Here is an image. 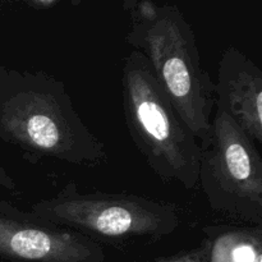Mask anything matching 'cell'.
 Wrapping results in <instances>:
<instances>
[{"label":"cell","instance_id":"6da1fadb","mask_svg":"<svg viewBox=\"0 0 262 262\" xmlns=\"http://www.w3.org/2000/svg\"><path fill=\"white\" fill-rule=\"evenodd\" d=\"M0 141L33 164L54 160L97 168L109 159L63 81L45 71L4 64H0Z\"/></svg>","mask_w":262,"mask_h":262},{"label":"cell","instance_id":"7a4b0ae2","mask_svg":"<svg viewBox=\"0 0 262 262\" xmlns=\"http://www.w3.org/2000/svg\"><path fill=\"white\" fill-rule=\"evenodd\" d=\"M123 8L129 15L125 42L145 56L154 78L202 150L211 136L215 86L202 66L193 27L173 4L127 0Z\"/></svg>","mask_w":262,"mask_h":262},{"label":"cell","instance_id":"3957f363","mask_svg":"<svg viewBox=\"0 0 262 262\" xmlns=\"http://www.w3.org/2000/svg\"><path fill=\"white\" fill-rule=\"evenodd\" d=\"M120 86L128 133L148 168L165 183L196 189L201 146L138 51L132 50L123 60Z\"/></svg>","mask_w":262,"mask_h":262},{"label":"cell","instance_id":"277c9868","mask_svg":"<svg viewBox=\"0 0 262 262\" xmlns=\"http://www.w3.org/2000/svg\"><path fill=\"white\" fill-rule=\"evenodd\" d=\"M30 211L99 245H152L173 234L182 223L173 202L135 193L83 192L72 181L54 196L31 205Z\"/></svg>","mask_w":262,"mask_h":262},{"label":"cell","instance_id":"5b68a950","mask_svg":"<svg viewBox=\"0 0 262 262\" xmlns=\"http://www.w3.org/2000/svg\"><path fill=\"white\" fill-rule=\"evenodd\" d=\"M210 207L235 222L262 225V159L257 145L215 109L211 136L201 150L199 170Z\"/></svg>","mask_w":262,"mask_h":262},{"label":"cell","instance_id":"8992f818","mask_svg":"<svg viewBox=\"0 0 262 262\" xmlns=\"http://www.w3.org/2000/svg\"><path fill=\"white\" fill-rule=\"evenodd\" d=\"M0 258L15 262H104L101 245L0 200Z\"/></svg>","mask_w":262,"mask_h":262},{"label":"cell","instance_id":"52a82bcc","mask_svg":"<svg viewBox=\"0 0 262 262\" xmlns=\"http://www.w3.org/2000/svg\"><path fill=\"white\" fill-rule=\"evenodd\" d=\"M215 86V109L229 117L256 145L262 143V72L235 46L222 54Z\"/></svg>","mask_w":262,"mask_h":262},{"label":"cell","instance_id":"ba28073f","mask_svg":"<svg viewBox=\"0 0 262 262\" xmlns=\"http://www.w3.org/2000/svg\"><path fill=\"white\" fill-rule=\"evenodd\" d=\"M209 262H262V225H207Z\"/></svg>","mask_w":262,"mask_h":262},{"label":"cell","instance_id":"9c48e42d","mask_svg":"<svg viewBox=\"0 0 262 262\" xmlns=\"http://www.w3.org/2000/svg\"><path fill=\"white\" fill-rule=\"evenodd\" d=\"M210 250H211V239L205 235L204 239L194 247L179 251L171 255L156 257L147 262H209Z\"/></svg>","mask_w":262,"mask_h":262},{"label":"cell","instance_id":"30bf717a","mask_svg":"<svg viewBox=\"0 0 262 262\" xmlns=\"http://www.w3.org/2000/svg\"><path fill=\"white\" fill-rule=\"evenodd\" d=\"M0 187L5 188L7 191H18V184L15 183L14 179L10 177V174L8 173L7 169L2 165V163H0Z\"/></svg>","mask_w":262,"mask_h":262},{"label":"cell","instance_id":"8fae6325","mask_svg":"<svg viewBox=\"0 0 262 262\" xmlns=\"http://www.w3.org/2000/svg\"><path fill=\"white\" fill-rule=\"evenodd\" d=\"M56 4H58V3L54 2V0H48V2H42V0H38V2H28V5H30V7L38 10L49 9V8L51 7H55Z\"/></svg>","mask_w":262,"mask_h":262}]
</instances>
